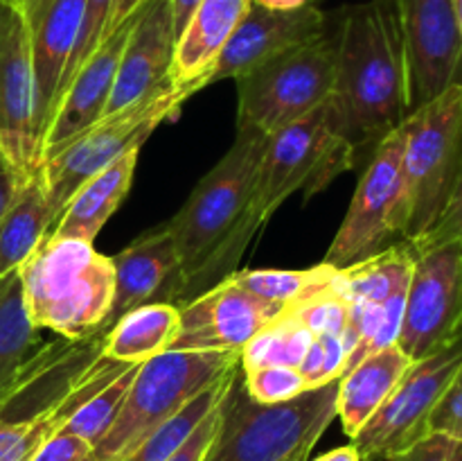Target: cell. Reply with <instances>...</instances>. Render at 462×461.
Returning a JSON list of instances; mask_svg holds the SVG:
<instances>
[{
    "label": "cell",
    "instance_id": "cell-1",
    "mask_svg": "<svg viewBox=\"0 0 462 461\" xmlns=\"http://www.w3.org/2000/svg\"><path fill=\"white\" fill-rule=\"evenodd\" d=\"M332 129L356 165L411 116L404 43L391 0H368L341 12L334 34Z\"/></svg>",
    "mask_w": 462,
    "mask_h": 461
},
{
    "label": "cell",
    "instance_id": "cell-2",
    "mask_svg": "<svg viewBox=\"0 0 462 461\" xmlns=\"http://www.w3.org/2000/svg\"><path fill=\"white\" fill-rule=\"evenodd\" d=\"M266 143L264 131L237 127L233 147L165 221L179 251V271L165 287V303L189 301L208 283L235 271L244 249L260 230L253 220V199Z\"/></svg>",
    "mask_w": 462,
    "mask_h": 461
},
{
    "label": "cell",
    "instance_id": "cell-3",
    "mask_svg": "<svg viewBox=\"0 0 462 461\" xmlns=\"http://www.w3.org/2000/svg\"><path fill=\"white\" fill-rule=\"evenodd\" d=\"M18 283L32 325L75 342L106 324L116 271L111 258L99 253L93 242L45 235L18 267Z\"/></svg>",
    "mask_w": 462,
    "mask_h": 461
},
{
    "label": "cell",
    "instance_id": "cell-4",
    "mask_svg": "<svg viewBox=\"0 0 462 461\" xmlns=\"http://www.w3.org/2000/svg\"><path fill=\"white\" fill-rule=\"evenodd\" d=\"M338 382L307 389L293 400L262 405L248 396L237 369L203 461H289L310 455L337 419Z\"/></svg>",
    "mask_w": 462,
    "mask_h": 461
},
{
    "label": "cell",
    "instance_id": "cell-5",
    "mask_svg": "<svg viewBox=\"0 0 462 461\" xmlns=\"http://www.w3.org/2000/svg\"><path fill=\"white\" fill-rule=\"evenodd\" d=\"M239 366V353L167 351L138 366L116 420L86 461H122L189 400Z\"/></svg>",
    "mask_w": 462,
    "mask_h": 461
},
{
    "label": "cell",
    "instance_id": "cell-6",
    "mask_svg": "<svg viewBox=\"0 0 462 461\" xmlns=\"http://www.w3.org/2000/svg\"><path fill=\"white\" fill-rule=\"evenodd\" d=\"M462 167V84H454L404 122L402 240L422 238L449 203Z\"/></svg>",
    "mask_w": 462,
    "mask_h": 461
},
{
    "label": "cell",
    "instance_id": "cell-7",
    "mask_svg": "<svg viewBox=\"0 0 462 461\" xmlns=\"http://www.w3.org/2000/svg\"><path fill=\"white\" fill-rule=\"evenodd\" d=\"M194 93H197L194 89L180 86L171 80L170 84L162 86L149 98L140 99L122 111L111 113V116H104L102 120L75 136L52 158L41 163L39 172L54 221L59 220L72 194L90 176L116 163L129 149L143 147L153 129H158L165 120L179 116L185 99Z\"/></svg>",
    "mask_w": 462,
    "mask_h": 461
},
{
    "label": "cell",
    "instance_id": "cell-8",
    "mask_svg": "<svg viewBox=\"0 0 462 461\" xmlns=\"http://www.w3.org/2000/svg\"><path fill=\"white\" fill-rule=\"evenodd\" d=\"M237 81V127L266 136L329 102L334 90V36L287 50L251 68Z\"/></svg>",
    "mask_w": 462,
    "mask_h": 461
},
{
    "label": "cell",
    "instance_id": "cell-9",
    "mask_svg": "<svg viewBox=\"0 0 462 461\" xmlns=\"http://www.w3.org/2000/svg\"><path fill=\"white\" fill-rule=\"evenodd\" d=\"M355 167V154L334 134L329 107L323 104L302 120L269 136L253 199V220L257 226L266 224L293 193L302 190L311 197L328 188L341 172Z\"/></svg>",
    "mask_w": 462,
    "mask_h": 461
},
{
    "label": "cell",
    "instance_id": "cell-10",
    "mask_svg": "<svg viewBox=\"0 0 462 461\" xmlns=\"http://www.w3.org/2000/svg\"><path fill=\"white\" fill-rule=\"evenodd\" d=\"M413 262V249L402 240L365 260L337 269L332 287L350 307L346 339L352 353L347 371L364 357L397 343Z\"/></svg>",
    "mask_w": 462,
    "mask_h": 461
},
{
    "label": "cell",
    "instance_id": "cell-11",
    "mask_svg": "<svg viewBox=\"0 0 462 461\" xmlns=\"http://www.w3.org/2000/svg\"><path fill=\"white\" fill-rule=\"evenodd\" d=\"M402 152L404 125L393 131L365 163L350 208L323 262L343 269L402 242Z\"/></svg>",
    "mask_w": 462,
    "mask_h": 461
},
{
    "label": "cell",
    "instance_id": "cell-12",
    "mask_svg": "<svg viewBox=\"0 0 462 461\" xmlns=\"http://www.w3.org/2000/svg\"><path fill=\"white\" fill-rule=\"evenodd\" d=\"M462 364V337L413 362L391 396L352 437L361 461H388L429 437V419Z\"/></svg>",
    "mask_w": 462,
    "mask_h": 461
},
{
    "label": "cell",
    "instance_id": "cell-13",
    "mask_svg": "<svg viewBox=\"0 0 462 461\" xmlns=\"http://www.w3.org/2000/svg\"><path fill=\"white\" fill-rule=\"evenodd\" d=\"M413 253L397 346L418 362L462 337V249L447 242Z\"/></svg>",
    "mask_w": 462,
    "mask_h": 461
},
{
    "label": "cell",
    "instance_id": "cell-14",
    "mask_svg": "<svg viewBox=\"0 0 462 461\" xmlns=\"http://www.w3.org/2000/svg\"><path fill=\"white\" fill-rule=\"evenodd\" d=\"M404 43L409 111L462 84V36L454 0H391Z\"/></svg>",
    "mask_w": 462,
    "mask_h": 461
},
{
    "label": "cell",
    "instance_id": "cell-15",
    "mask_svg": "<svg viewBox=\"0 0 462 461\" xmlns=\"http://www.w3.org/2000/svg\"><path fill=\"white\" fill-rule=\"evenodd\" d=\"M0 158L18 185L39 172L32 57L16 7L0 12Z\"/></svg>",
    "mask_w": 462,
    "mask_h": 461
},
{
    "label": "cell",
    "instance_id": "cell-16",
    "mask_svg": "<svg viewBox=\"0 0 462 461\" xmlns=\"http://www.w3.org/2000/svg\"><path fill=\"white\" fill-rule=\"evenodd\" d=\"M282 310L226 276L179 306V334L170 351L239 353Z\"/></svg>",
    "mask_w": 462,
    "mask_h": 461
},
{
    "label": "cell",
    "instance_id": "cell-17",
    "mask_svg": "<svg viewBox=\"0 0 462 461\" xmlns=\"http://www.w3.org/2000/svg\"><path fill=\"white\" fill-rule=\"evenodd\" d=\"M328 34V16L314 3H307L289 12L248 5L246 14L221 50L215 68L208 75L206 86L221 80H235L251 68Z\"/></svg>",
    "mask_w": 462,
    "mask_h": 461
},
{
    "label": "cell",
    "instance_id": "cell-18",
    "mask_svg": "<svg viewBox=\"0 0 462 461\" xmlns=\"http://www.w3.org/2000/svg\"><path fill=\"white\" fill-rule=\"evenodd\" d=\"M16 9L30 45L41 154V140L57 102L63 71L79 36L86 0H18Z\"/></svg>",
    "mask_w": 462,
    "mask_h": 461
},
{
    "label": "cell",
    "instance_id": "cell-19",
    "mask_svg": "<svg viewBox=\"0 0 462 461\" xmlns=\"http://www.w3.org/2000/svg\"><path fill=\"white\" fill-rule=\"evenodd\" d=\"M135 14L125 25L111 32L97 45V50L77 68L75 75L68 80L66 89L61 90L57 104H54L52 118L45 127L43 140H41L39 165L52 158L59 149L66 147L75 136H79L81 131L104 118L113 81H116L117 63H120L122 50H125Z\"/></svg>",
    "mask_w": 462,
    "mask_h": 461
},
{
    "label": "cell",
    "instance_id": "cell-20",
    "mask_svg": "<svg viewBox=\"0 0 462 461\" xmlns=\"http://www.w3.org/2000/svg\"><path fill=\"white\" fill-rule=\"evenodd\" d=\"M171 57L174 30L170 0H147L135 14L126 36L104 116L122 111L170 84Z\"/></svg>",
    "mask_w": 462,
    "mask_h": 461
},
{
    "label": "cell",
    "instance_id": "cell-21",
    "mask_svg": "<svg viewBox=\"0 0 462 461\" xmlns=\"http://www.w3.org/2000/svg\"><path fill=\"white\" fill-rule=\"evenodd\" d=\"M116 271V294L104 328H111L122 315L144 303L158 301V294L179 271V251L174 238L162 221L161 226L122 249L111 258Z\"/></svg>",
    "mask_w": 462,
    "mask_h": 461
},
{
    "label": "cell",
    "instance_id": "cell-22",
    "mask_svg": "<svg viewBox=\"0 0 462 461\" xmlns=\"http://www.w3.org/2000/svg\"><path fill=\"white\" fill-rule=\"evenodd\" d=\"M251 0H201L174 43L171 80L194 90L206 89L221 50L246 14Z\"/></svg>",
    "mask_w": 462,
    "mask_h": 461
},
{
    "label": "cell",
    "instance_id": "cell-23",
    "mask_svg": "<svg viewBox=\"0 0 462 461\" xmlns=\"http://www.w3.org/2000/svg\"><path fill=\"white\" fill-rule=\"evenodd\" d=\"M140 147L129 149L102 172L90 176L70 197L63 212L50 229V238L93 242L102 226L111 220L134 183Z\"/></svg>",
    "mask_w": 462,
    "mask_h": 461
},
{
    "label": "cell",
    "instance_id": "cell-24",
    "mask_svg": "<svg viewBox=\"0 0 462 461\" xmlns=\"http://www.w3.org/2000/svg\"><path fill=\"white\" fill-rule=\"evenodd\" d=\"M413 360L397 343L364 357L359 364L346 371L338 382L337 416L347 437H355L370 420V416L386 402Z\"/></svg>",
    "mask_w": 462,
    "mask_h": 461
},
{
    "label": "cell",
    "instance_id": "cell-25",
    "mask_svg": "<svg viewBox=\"0 0 462 461\" xmlns=\"http://www.w3.org/2000/svg\"><path fill=\"white\" fill-rule=\"evenodd\" d=\"M179 324L180 312L174 303L152 301L134 307L106 328L102 357L117 364H144L170 351Z\"/></svg>",
    "mask_w": 462,
    "mask_h": 461
},
{
    "label": "cell",
    "instance_id": "cell-26",
    "mask_svg": "<svg viewBox=\"0 0 462 461\" xmlns=\"http://www.w3.org/2000/svg\"><path fill=\"white\" fill-rule=\"evenodd\" d=\"M54 226L41 172L18 185L7 211L0 217V278L32 256L36 247Z\"/></svg>",
    "mask_w": 462,
    "mask_h": 461
},
{
    "label": "cell",
    "instance_id": "cell-27",
    "mask_svg": "<svg viewBox=\"0 0 462 461\" xmlns=\"http://www.w3.org/2000/svg\"><path fill=\"white\" fill-rule=\"evenodd\" d=\"M41 346L39 328L32 325L25 312L18 271H12L0 287V409Z\"/></svg>",
    "mask_w": 462,
    "mask_h": 461
},
{
    "label": "cell",
    "instance_id": "cell-28",
    "mask_svg": "<svg viewBox=\"0 0 462 461\" xmlns=\"http://www.w3.org/2000/svg\"><path fill=\"white\" fill-rule=\"evenodd\" d=\"M239 369V366H237ZM228 373L226 378H221L219 382H215L212 387H208L206 391L199 393L194 400H189L183 409L176 416H171L167 423H162L161 428L153 434H149L138 447L129 452L122 461H167L185 441L189 438V434L199 428L203 419H206L210 411H215L217 407L224 402L226 391H228L230 382H233L235 373Z\"/></svg>",
    "mask_w": 462,
    "mask_h": 461
},
{
    "label": "cell",
    "instance_id": "cell-29",
    "mask_svg": "<svg viewBox=\"0 0 462 461\" xmlns=\"http://www.w3.org/2000/svg\"><path fill=\"white\" fill-rule=\"evenodd\" d=\"M314 334L289 315L284 307L269 325L260 330L239 351V369L253 371L262 366H293L298 369Z\"/></svg>",
    "mask_w": 462,
    "mask_h": 461
},
{
    "label": "cell",
    "instance_id": "cell-30",
    "mask_svg": "<svg viewBox=\"0 0 462 461\" xmlns=\"http://www.w3.org/2000/svg\"><path fill=\"white\" fill-rule=\"evenodd\" d=\"M334 274L337 267L319 262L310 269H242L230 276L255 296L280 307H291L328 287Z\"/></svg>",
    "mask_w": 462,
    "mask_h": 461
},
{
    "label": "cell",
    "instance_id": "cell-31",
    "mask_svg": "<svg viewBox=\"0 0 462 461\" xmlns=\"http://www.w3.org/2000/svg\"><path fill=\"white\" fill-rule=\"evenodd\" d=\"M140 364H129L116 375V378L108 380L106 384L97 389V391L90 393L79 407L70 414V419L61 425L59 432L75 434V437L84 438L90 446H97L102 441L104 434L108 432V428L116 420L117 411H120L122 402H125L126 391H129L131 382L135 378V371Z\"/></svg>",
    "mask_w": 462,
    "mask_h": 461
},
{
    "label": "cell",
    "instance_id": "cell-32",
    "mask_svg": "<svg viewBox=\"0 0 462 461\" xmlns=\"http://www.w3.org/2000/svg\"><path fill=\"white\" fill-rule=\"evenodd\" d=\"M350 362V346L343 334H314L305 357H302L300 371L307 389H319L329 382L343 378Z\"/></svg>",
    "mask_w": 462,
    "mask_h": 461
},
{
    "label": "cell",
    "instance_id": "cell-33",
    "mask_svg": "<svg viewBox=\"0 0 462 461\" xmlns=\"http://www.w3.org/2000/svg\"><path fill=\"white\" fill-rule=\"evenodd\" d=\"M289 315L300 321L311 334H343L347 337L350 330V307L347 301L332 287V280L325 289L316 292L314 296L287 307ZM347 342V339H346Z\"/></svg>",
    "mask_w": 462,
    "mask_h": 461
},
{
    "label": "cell",
    "instance_id": "cell-34",
    "mask_svg": "<svg viewBox=\"0 0 462 461\" xmlns=\"http://www.w3.org/2000/svg\"><path fill=\"white\" fill-rule=\"evenodd\" d=\"M242 380L248 396L262 405L293 400L302 391H307L300 371L293 366H262V369L242 371Z\"/></svg>",
    "mask_w": 462,
    "mask_h": 461
},
{
    "label": "cell",
    "instance_id": "cell-35",
    "mask_svg": "<svg viewBox=\"0 0 462 461\" xmlns=\"http://www.w3.org/2000/svg\"><path fill=\"white\" fill-rule=\"evenodd\" d=\"M113 3H116V0H86L84 21H81V30H79V36H77L75 50H72L70 59H68V63H66V71H63V80H61V86H59V95H61V90L66 89L68 80L75 75L77 68H79L81 63H84L86 59H88L90 54L97 50V45L102 43L104 32H106V25H108V18H111V12H113ZM59 95H57V99H59Z\"/></svg>",
    "mask_w": 462,
    "mask_h": 461
},
{
    "label": "cell",
    "instance_id": "cell-36",
    "mask_svg": "<svg viewBox=\"0 0 462 461\" xmlns=\"http://www.w3.org/2000/svg\"><path fill=\"white\" fill-rule=\"evenodd\" d=\"M429 434H442L462 443V364L442 391L429 419Z\"/></svg>",
    "mask_w": 462,
    "mask_h": 461
},
{
    "label": "cell",
    "instance_id": "cell-37",
    "mask_svg": "<svg viewBox=\"0 0 462 461\" xmlns=\"http://www.w3.org/2000/svg\"><path fill=\"white\" fill-rule=\"evenodd\" d=\"M456 242L462 249V167L458 181H456V188L451 193L449 203L445 206L442 215L438 217L436 224L418 238L415 242H409L413 251H420V249H431L440 247V244Z\"/></svg>",
    "mask_w": 462,
    "mask_h": 461
},
{
    "label": "cell",
    "instance_id": "cell-38",
    "mask_svg": "<svg viewBox=\"0 0 462 461\" xmlns=\"http://www.w3.org/2000/svg\"><path fill=\"white\" fill-rule=\"evenodd\" d=\"M93 452V446L84 438L68 432H54L41 443L30 461H86Z\"/></svg>",
    "mask_w": 462,
    "mask_h": 461
},
{
    "label": "cell",
    "instance_id": "cell-39",
    "mask_svg": "<svg viewBox=\"0 0 462 461\" xmlns=\"http://www.w3.org/2000/svg\"><path fill=\"white\" fill-rule=\"evenodd\" d=\"M219 416L221 405L217 407L215 411H210V414L199 423V428L189 434L188 441H185L167 461H203L208 446H210V441L215 438L217 428H219Z\"/></svg>",
    "mask_w": 462,
    "mask_h": 461
},
{
    "label": "cell",
    "instance_id": "cell-40",
    "mask_svg": "<svg viewBox=\"0 0 462 461\" xmlns=\"http://www.w3.org/2000/svg\"><path fill=\"white\" fill-rule=\"evenodd\" d=\"M454 446L456 441H451L449 437L429 434V437L420 438L418 443H413V446L406 447L404 452H400V455L388 461H447Z\"/></svg>",
    "mask_w": 462,
    "mask_h": 461
},
{
    "label": "cell",
    "instance_id": "cell-41",
    "mask_svg": "<svg viewBox=\"0 0 462 461\" xmlns=\"http://www.w3.org/2000/svg\"><path fill=\"white\" fill-rule=\"evenodd\" d=\"M144 3H147V0H116V3H113L111 18H108L106 32H104V39H106L111 32H116L120 25H125V23L129 21V18L134 16V14L138 12Z\"/></svg>",
    "mask_w": 462,
    "mask_h": 461
},
{
    "label": "cell",
    "instance_id": "cell-42",
    "mask_svg": "<svg viewBox=\"0 0 462 461\" xmlns=\"http://www.w3.org/2000/svg\"><path fill=\"white\" fill-rule=\"evenodd\" d=\"M201 0H170V12H171V30H174V43L179 39L180 32L185 30L188 21L192 18L194 9L199 7Z\"/></svg>",
    "mask_w": 462,
    "mask_h": 461
},
{
    "label": "cell",
    "instance_id": "cell-43",
    "mask_svg": "<svg viewBox=\"0 0 462 461\" xmlns=\"http://www.w3.org/2000/svg\"><path fill=\"white\" fill-rule=\"evenodd\" d=\"M16 188H18L16 179H14V174L9 172V167L5 165V161L0 158V217H3V212L7 211L9 202H12Z\"/></svg>",
    "mask_w": 462,
    "mask_h": 461
},
{
    "label": "cell",
    "instance_id": "cell-44",
    "mask_svg": "<svg viewBox=\"0 0 462 461\" xmlns=\"http://www.w3.org/2000/svg\"><path fill=\"white\" fill-rule=\"evenodd\" d=\"M314 461H361V455L359 450H356L355 446H341V447H334V450L325 452V455H320L319 459Z\"/></svg>",
    "mask_w": 462,
    "mask_h": 461
},
{
    "label": "cell",
    "instance_id": "cell-45",
    "mask_svg": "<svg viewBox=\"0 0 462 461\" xmlns=\"http://www.w3.org/2000/svg\"><path fill=\"white\" fill-rule=\"evenodd\" d=\"M251 3L266 9H275V12H289V9L302 7V5H307L310 0H251Z\"/></svg>",
    "mask_w": 462,
    "mask_h": 461
},
{
    "label": "cell",
    "instance_id": "cell-46",
    "mask_svg": "<svg viewBox=\"0 0 462 461\" xmlns=\"http://www.w3.org/2000/svg\"><path fill=\"white\" fill-rule=\"evenodd\" d=\"M447 461H462V443H456L454 450H451L449 459H447Z\"/></svg>",
    "mask_w": 462,
    "mask_h": 461
},
{
    "label": "cell",
    "instance_id": "cell-47",
    "mask_svg": "<svg viewBox=\"0 0 462 461\" xmlns=\"http://www.w3.org/2000/svg\"><path fill=\"white\" fill-rule=\"evenodd\" d=\"M454 9H456V18H458L460 36H462V0H454Z\"/></svg>",
    "mask_w": 462,
    "mask_h": 461
},
{
    "label": "cell",
    "instance_id": "cell-48",
    "mask_svg": "<svg viewBox=\"0 0 462 461\" xmlns=\"http://www.w3.org/2000/svg\"><path fill=\"white\" fill-rule=\"evenodd\" d=\"M307 456H310V455H296V456H291L289 461H307Z\"/></svg>",
    "mask_w": 462,
    "mask_h": 461
},
{
    "label": "cell",
    "instance_id": "cell-49",
    "mask_svg": "<svg viewBox=\"0 0 462 461\" xmlns=\"http://www.w3.org/2000/svg\"><path fill=\"white\" fill-rule=\"evenodd\" d=\"M3 3H5V5H12V7H16L18 0H3Z\"/></svg>",
    "mask_w": 462,
    "mask_h": 461
},
{
    "label": "cell",
    "instance_id": "cell-50",
    "mask_svg": "<svg viewBox=\"0 0 462 461\" xmlns=\"http://www.w3.org/2000/svg\"><path fill=\"white\" fill-rule=\"evenodd\" d=\"M5 7H7V5H5V3H3V0H0V12H3V9H5Z\"/></svg>",
    "mask_w": 462,
    "mask_h": 461
},
{
    "label": "cell",
    "instance_id": "cell-51",
    "mask_svg": "<svg viewBox=\"0 0 462 461\" xmlns=\"http://www.w3.org/2000/svg\"><path fill=\"white\" fill-rule=\"evenodd\" d=\"M3 283H5V276H3V278H0V287H3Z\"/></svg>",
    "mask_w": 462,
    "mask_h": 461
}]
</instances>
